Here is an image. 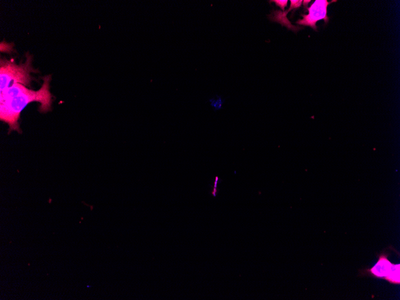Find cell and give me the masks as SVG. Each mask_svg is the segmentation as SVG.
Instances as JSON below:
<instances>
[{
    "label": "cell",
    "mask_w": 400,
    "mask_h": 300,
    "mask_svg": "<svg viewBox=\"0 0 400 300\" xmlns=\"http://www.w3.org/2000/svg\"><path fill=\"white\" fill-rule=\"evenodd\" d=\"M51 75L43 77L41 88L31 90L20 83H14L10 87L0 92V120L6 123L9 132H21L19 120L23 110L30 103L41 104L39 111L47 113L52 110L53 96L50 91Z\"/></svg>",
    "instance_id": "obj_1"
},
{
    "label": "cell",
    "mask_w": 400,
    "mask_h": 300,
    "mask_svg": "<svg viewBox=\"0 0 400 300\" xmlns=\"http://www.w3.org/2000/svg\"><path fill=\"white\" fill-rule=\"evenodd\" d=\"M24 64H16L13 59H1L0 60V83L1 92L10 87L14 83H20L24 86H30L33 78L30 73L38 72L32 67L33 57L29 53L26 54Z\"/></svg>",
    "instance_id": "obj_2"
},
{
    "label": "cell",
    "mask_w": 400,
    "mask_h": 300,
    "mask_svg": "<svg viewBox=\"0 0 400 300\" xmlns=\"http://www.w3.org/2000/svg\"><path fill=\"white\" fill-rule=\"evenodd\" d=\"M334 2H328L327 0H316L310 7L307 8L309 14H302L303 19H299L296 22L298 25L309 26L317 31L316 22L324 19L325 23L329 21V18L327 16V6L330 3Z\"/></svg>",
    "instance_id": "obj_3"
},
{
    "label": "cell",
    "mask_w": 400,
    "mask_h": 300,
    "mask_svg": "<svg viewBox=\"0 0 400 300\" xmlns=\"http://www.w3.org/2000/svg\"><path fill=\"white\" fill-rule=\"evenodd\" d=\"M393 264L388 260L387 256L382 255L380 256L378 263L370 270L373 276L378 278H385L391 272Z\"/></svg>",
    "instance_id": "obj_4"
},
{
    "label": "cell",
    "mask_w": 400,
    "mask_h": 300,
    "mask_svg": "<svg viewBox=\"0 0 400 300\" xmlns=\"http://www.w3.org/2000/svg\"><path fill=\"white\" fill-rule=\"evenodd\" d=\"M302 2H303V1H293V0H292V1H290V7L286 11V12L283 13L281 12V11H276L274 13L275 16L272 19V21L281 23L282 25H286V27L287 28L294 31L296 30V31L300 30V29H301V28L293 27V26L290 24L289 20L286 18V15L290 10L300 7Z\"/></svg>",
    "instance_id": "obj_5"
},
{
    "label": "cell",
    "mask_w": 400,
    "mask_h": 300,
    "mask_svg": "<svg viewBox=\"0 0 400 300\" xmlns=\"http://www.w3.org/2000/svg\"><path fill=\"white\" fill-rule=\"evenodd\" d=\"M400 265H394L391 270L390 273L387 276L385 277V279L389 281L391 284H400Z\"/></svg>",
    "instance_id": "obj_6"
},
{
    "label": "cell",
    "mask_w": 400,
    "mask_h": 300,
    "mask_svg": "<svg viewBox=\"0 0 400 300\" xmlns=\"http://www.w3.org/2000/svg\"><path fill=\"white\" fill-rule=\"evenodd\" d=\"M210 102H211V106L215 109V111L221 109L223 104V101L222 100L221 97H218L217 100L215 99H211Z\"/></svg>",
    "instance_id": "obj_7"
},
{
    "label": "cell",
    "mask_w": 400,
    "mask_h": 300,
    "mask_svg": "<svg viewBox=\"0 0 400 300\" xmlns=\"http://www.w3.org/2000/svg\"><path fill=\"white\" fill-rule=\"evenodd\" d=\"M219 181H220V179H219L218 177H216L214 183V189H213V191L212 192V194L215 197H216V196L217 195L218 193L219 192V190L217 188Z\"/></svg>",
    "instance_id": "obj_8"
},
{
    "label": "cell",
    "mask_w": 400,
    "mask_h": 300,
    "mask_svg": "<svg viewBox=\"0 0 400 300\" xmlns=\"http://www.w3.org/2000/svg\"><path fill=\"white\" fill-rule=\"evenodd\" d=\"M273 2H275L276 5L280 7L283 10H285V7H286L287 5V1H279V0H275V1H273Z\"/></svg>",
    "instance_id": "obj_9"
}]
</instances>
